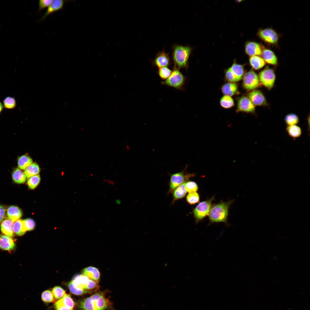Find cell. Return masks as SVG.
<instances>
[{
	"mask_svg": "<svg viewBox=\"0 0 310 310\" xmlns=\"http://www.w3.org/2000/svg\"><path fill=\"white\" fill-rule=\"evenodd\" d=\"M111 304L103 293L97 292L83 300L79 305L82 310H104L110 308Z\"/></svg>",
	"mask_w": 310,
	"mask_h": 310,
	"instance_id": "6da1fadb",
	"label": "cell"
},
{
	"mask_svg": "<svg viewBox=\"0 0 310 310\" xmlns=\"http://www.w3.org/2000/svg\"><path fill=\"white\" fill-rule=\"evenodd\" d=\"M172 59L174 67L187 69L188 60L192 51L189 46L175 44L172 47Z\"/></svg>",
	"mask_w": 310,
	"mask_h": 310,
	"instance_id": "7a4b0ae2",
	"label": "cell"
},
{
	"mask_svg": "<svg viewBox=\"0 0 310 310\" xmlns=\"http://www.w3.org/2000/svg\"><path fill=\"white\" fill-rule=\"evenodd\" d=\"M71 281L74 286L80 291L81 295L93 292L99 288L98 282L90 279L83 274L75 276Z\"/></svg>",
	"mask_w": 310,
	"mask_h": 310,
	"instance_id": "3957f363",
	"label": "cell"
},
{
	"mask_svg": "<svg viewBox=\"0 0 310 310\" xmlns=\"http://www.w3.org/2000/svg\"><path fill=\"white\" fill-rule=\"evenodd\" d=\"M232 201L222 202L216 204L211 209L209 218L212 222H226L228 213V210Z\"/></svg>",
	"mask_w": 310,
	"mask_h": 310,
	"instance_id": "277c9868",
	"label": "cell"
},
{
	"mask_svg": "<svg viewBox=\"0 0 310 310\" xmlns=\"http://www.w3.org/2000/svg\"><path fill=\"white\" fill-rule=\"evenodd\" d=\"M186 77L179 69L173 67L171 73L166 80L162 82V84L181 90H184Z\"/></svg>",
	"mask_w": 310,
	"mask_h": 310,
	"instance_id": "5b68a950",
	"label": "cell"
},
{
	"mask_svg": "<svg viewBox=\"0 0 310 310\" xmlns=\"http://www.w3.org/2000/svg\"><path fill=\"white\" fill-rule=\"evenodd\" d=\"M187 166L182 171L170 175L169 191V193L173 192L177 187L185 181H187L189 178L194 175V174H193L187 173L186 171Z\"/></svg>",
	"mask_w": 310,
	"mask_h": 310,
	"instance_id": "8992f818",
	"label": "cell"
},
{
	"mask_svg": "<svg viewBox=\"0 0 310 310\" xmlns=\"http://www.w3.org/2000/svg\"><path fill=\"white\" fill-rule=\"evenodd\" d=\"M257 36L265 43L270 45L276 44L279 39L278 33L271 28L259 29Z\"/></svg>",
	"mask_w": 310,
	"mask_h": 310,
	"instance_id": "52a82bcc",
	"label": "cell"
},
{
	"mask_svg": "<svg viewBox=\"0 0 310 310\" xmlns=\"http://www.w3.org/2000/svg\"><path fill=\"white\" fill-rule=\"evenodd\" d=\"M259 79L261 83L270 90L273 87L276 79V75L273 69L266 67L259 74Z\"/></svg>",
	"mask_w": 310,
	"mask_h": 310,
	"instance_id": "ba28073f",
	"label": "cell"
},
{
	"mask_svg": "<svg viewBox=\"0 0 310 310\" xmlns=\"http://www.w3.org/2000/svg\"><path fill=\"white\" fill-rule=\"evenodd\" d=\"M213 197L200 203L194 209L193 214L196 222H198L207 215L211 209Z\"/></svg>",
	"mask_w": 310,
	"mask_h": 310,
	"instance_id": "9c48e42d",
	"label": "cell"
},
{
	"mask_svg": "<svg viewBox=\"0 0 310 310\" xmlns=\"http://www.w3.org/2000/svg\"><path fill=\"white\" fill-rule=\"evenodd\" d=\"M259 82L258 76L253 71H250L244 75L243 84L246 90H254L259 86Z\"/></svg>",
	"mask_w": 310,
	"mask_h": 310,
	"instance_id": "30bf717a",
	"label": "cell"
},
{
	"mask_svg": "<svg viewBox=\"0 0 310 310\" xmlns=\"http://www.w3.org/2000/svg\"><path fill=\"white\" fill-rule=\"evenodd\" d=\"M152 63L154 66L158 68L168 67L171 64L169 53H166L164 50L159 52Z\"/></svg>",
	"mask_w": 310,
	"mask_h": 310,
	"instance_id": "8fae6325",
	"label": "cell"
},
{
	"mask_svg": "<svg viewBox=\"0 0 310 310\" xmlns=\"http://www.w3.org/2000/svg\"><path fill=\"white\" fill-rule=\"evenodd\" d=\"M255 111V106L248 97L243 96L239 98L237 102V112H243L253 113Z\"/></svg>",
	"mask_w": 310,
	"mask_h": 310,
	"instance_id": "7c38bea8",
	"label": "cell"
},
{
	"mask_svg": "<svg viewBox=\"0 0 310 310\" xmlns=\"http://www.w3.org/2000/svg\"><path fill=\"white\" fill-rule=\"evenodd\" d=\"M263 49L260 44L252 41L247 42L245 46V53L250 57L261 55Z\"/></svg>",
	"mask_w": 310,
	"mask_h": 310,
	"instance_id": "4fadbf2b",
	"label": "cell"
},
{
	"mask_svg": "<svg viewBox=\"0 0 310 310\" xmlns=\"http://www.w3.org/2000/svg\"><path fill=\"white\" fill-rule=\"evenodd\" d=\"M248 98L255 105L260 106L266 104L265 98L259 90H254L249 93Z\"/></svg>",
	"mask_w": 310,
	"mask_h": 310,
	"instance_id": "5bb4252c",
	"label": "cell"
},
{
	"mask_svg": "<svg viewBox=\"0 0 310 310\" xmlns=\"http://www.w3.org/2000/svg\"><path fill=\"white\" fill-rule=\"evenodd\" d=\"M15 247L14 241L11 237L6 235L0 236V248L9 251L13 250Z\"/></svg>",
	"mask_w": 310,
	"mask_h": 310,
	"instance_id": "9a60e30c",
	"label": "cell"
},
{
	"mask_svg": "<svg viewBox=\"0 0 310 310\" xmlns=\"http://www.w3.org/2000/svg\"><path fill=\"white\" fill-rule=\"evenodd\" d=\"M82 273L90 279L98 282L100 275V271L97 268L92 266L87 267L83 270Z\"/></svg>",
	"mask_w": 310,
	"mask_h": 310,
	"instance_id": "2e32d148",
	"label": "cell"
},
{
	"mask_svg": "<svg viewBox=\"0 0 310 310\" xmlns=\"http://www.w3.org/2000/svg\"><path fill=\"white\" fill-rule=\"evenodd\" d=\"M64 1H65L63 0H53L52 3L48 7L46 12L40 21L44 20L47 16L53 13L62 9Z\"/></svg>",
	"mask_w": 310,
	"mask_h": 310,
	"instance_id": "e0dca14e",
	"label": "cell"
},
{
	"mask_svg": "<svg viewBox=\"0 0 310 310\" xmlns=\"http://www.w3.org/2000/svg\"><path fill=\"white\" fill-rule=\"evenodd\" d=\"M262 58L265 62L273 65H276L278 63V59L275 53L271 50L264 48L261 54Z\"/></svg>",
	"mask_w": 310,
	"mask_h": 310,
	"instance_id": "ac0fdd59",
	"label": "cell"
},
{
	"mask_svg": "<svg viewBox=\"0 0 310 310\" xmlns=\"http://www.w3.org/2000/svg\"><path fill=\"white\" fill-rule=\"evenodd\" d=\"M7 215L9 219L13 222H15L22 217V212L18 207L15 206H12L8 208Z\"/></svg>",
	"mask_w": 310,
	"mask_h": 310,
	"instance_id": "d6986e66",
	"label": "cell"
},
{
	"mask_svg": "<svg viewBox=\"0 0 310 310\" xmlns=\"http://www.w3.org/2000/svg\"><path fill=\"white\" fill-rule=\"evenodd\" d=\"M221 90L225 96L230 97L238 92L237 85L233 82H228L222 86Z\"/></svg>",
	"mask_w": 310,
	"mask_h": 310,
	"instance_id": "ffe728a7",
	"label": "cell"
},
{
	"mask_svg": "<svg viewBox=\"0 0 310 310\" xmlns=\"http://www.w3.org/2000/svg\"><path fill=\"white\" fill-rule=\"evenodd\" d=\"M13 222L9 219L5 220L2 222L1 230L4 234L10 237L14 235L13 230Z\"/></svg>",
	"mask_w": 310,
	"mask_h": 310,
	"instance_id": "44dd1931",
	"label": "cell"
},
{
	"mask_svg": "<svg viewBox=\"0 0 310 310\" xmlns=\"http://www.w3.org/2000/svg\"><path fill=\"white\" fill-rule=\"evenodd\" d=\"M186 181H185L178 186L173 191V202L183 198L185 196L187 192L185 186Z\"/></svg>",
	"mask_w": 310,
	"mask_h": 310,
	"instance_id": "7402d4cb",
	"label": "cell"
},
{
	"mask_svg": "<svg viewBox=\"0 0 310 310\" xmlns=\"http://www.w3.org/2000/svg\"><path fill=\"white\" fill-rule=\"evenodd\" d=\"M249 62L252 67L255 70L261 68L266 64L263 58L258 56L251 57L249 59Z\"/></svg>",
	"mask_w": 310,
	"mask_h": 310,
	"instance_id": "603a6c76",
	"label": "cell"
},
{
	"mask_svg": "<svg viewBox=\"0 0 310 310\" xmlns=\"http://www.w3.org/2000/svg\"><path fill=\"white\" fill-rule=\"evenodd\" d=\"M12 176L13 181L17 184L23 183L26 180V177L24 173L19 168L14 169Z\"/></svg>",
	"mask_w": 310,
	"mask_h": 310,
	"instance_id": "cb8c5ba5",
	"label": "cell"
},
{
	"mask_svg": "<svg viewBox=\"0 0 310 310\" xmlns=\"http://www.w3.org/2000/svg\"><path fill=\"white\" fill-rule=\"evenodd\" d=\"M13 232L18 236L24 235L27 230L23 220L19 219L15 221L13 225Z\"/></svg>",
	"mask_w": 310,
	"mask_h": 310,
	"instance_id": "d4e9b609",
	"label": "cell"
},
{
	"mask_svg": "<svg viewBox=\"0 0 310 310\" xmlns=\"http://www.w3.org/2000/svg\"><path fill=\"white\" fill-rule=\"evenodd\" d=\"M32 162V158L27 154L22 155L19 156L18 159V166L20 169H25Z\"/></svg>",
	"mask_w": 310,
	"mask_h": 310,
	"instance_id": "484cf974",
	"label": "cell"
},
{
	"mask_svg": "<svg viewBox=\"0 0 310 310\" xmlns=\"http://www.w3.org/2000/svg\"><path fill=\"white\" fill-rule=\"evenodd\" d=\"M230 68L236 77L238 81L240 80L244 73L243 65L238 64L234 62Z\"/></svg>",
	"mask_w": 310,
	"mask_h": 310,
	"instance_id": "4316f807",
	"label": "cell"
},
{
	"mask_svg": "<svg viewBox=\"0 0 310 310\" xmlns=\"http://www.w3.org/2000/svg\"><path fill=\"white\" fill-rule=\"evenodd\" d=\"M286 130L289 135L294 139L299 137L302 133L301 128L297 125L288 126Z\"/></svg>",
	"mask_w": 310,
	"mask_h": 310,
	"instance_id": "83f0119b",
	"label": "cell"
},
{
	"mask_svg": "<svg viewBox=\"0 0 310 310\" xmlns=\"http://www.w3.org/2000/svg\"><path fill=\"white\" fill-rule=\"evenodd\" d=\"M40 171L39 165L36 163L31 164L25 169L24 173L27 178H29L35 175L38 174Z\"/></svg>",
	"mask_w": 310,
	"mask_h": 310,
	"instance_id": "f1b7e54d",
	"label": "cell"
},
{
	"mask_svg": "<svg viewBox=\"0 0 310 310\" xmlns=\"http://www.w3.org/2000/svg\"><path fill=\"white\" fill-rule=\"evenodd\" d=\"M3 104L5 108L13 109L16 106V102L14 98L8 96L3 100Z\"/></svg>",
	"mask_w": 310,
	"mask_h": 310,
	"instance_id": "f546056e",
	"label": "cell"
},
{
	"mask_svg": "<svg viewBox=\"0 0 310 310\" xmlns=\"http://www.w3.org/2000/svg\"><path fill=\"white\" fill-rule=\"evenodd\" d=\"M220 103L221 106L225 108H230L234 105L233 99L230 96L225 95L221 98Z\"/></svg>",
	"mask_w": 310,
	"mask_h": 310,
	"instance_id": "4dcf8cb0",
	"label": "cell"
},
{
	"mask_svg": "<svg viewBox=\"0 0 310 310\" xmlns=\"http://www.w3.org/2000/svg\"><path fill=\"white\" fill-rule=\"evenodd\" d=\"M285 121L288 126L297 125L299 123V119L296 114L291 113L285 116Z\"/></svg>",
	"mask_w": 310,
	"mask_h": 310,
	"instance_id": "1f68e13d",
	"label": "cell"
},
{
	"mask_svg": "<svg viewBox=\"0 0 310 310\" xmlns=\"http://www.w3.org/2000/svg\"><path fill=\"white\" fill-rule=\"evenodd\" d=\"M59 301L64 306L73 309L75 303L69 295L65 294Z\"/></svg>",
	"mask_w": 310,
	"mask_h": 310,
	"instance_id": "d6a6232c",
	"label": "cell"
},
{
	"mask_svg": "<svg viewBox=\"0 0 310 310\" xmlns=\"http://www.w3.org/2000/svg\"><path fill=\"white\" fill-rule=\"evenodd\" d=\"M40 181V177L39 174L33 176L28 179L27 184L29 188L33 189L36 187Z\"/></svg>",
	"mask_w": 310,
	"mask_h": 310,
	"instance_id": "836d02e7",
	"label": "cell"
},
{
	"mask_svg": "<svg viewBox=\"0 0 310 310\" xmlns=\"http://www.w3.org/2000/svg\"><path fill=\"white\" fill-rule=\"evenodd\" d=\"M172 71L167 67L159 68L158 73L160 78L163 81L168 79L170 76Z\"/></svg>",
	"mask_w": 310,
	"mask_h": 310,
	"instance_id": "e575fe53",
	"label": "cell"
},
{
	"mask_svg": "<svg viewBox=\"0 0 310 310\" xmlns=\"http://www.w3.org/2000/svg\"><path fill=\"white\" fill-rule=\"evenodd\" d=\"M186 199L187 202L190 204H194L199 201V197L196 192L189 193L187 195Z\"/></svg>",
	"mask_w": 310,
	"mask_h": 310,
	"instance_id": "d590c367",
	"label": "cell"
},
{
	"mask_svg": "<svg viewBox=\"0 0 310 310\" xmlns=\"http://www.w3.org/2000/svg\"><path fill=\"white\" fill-rule=\"evenodd\" d=\"M52 292L54 296L57 299H61L66 294L63 289L59 286L54 287L52 290Z\"/></svg>",
	"mask_w": 310,
	"mask_h": 310,
	"instance_id": "8d00e7d4",
	"label": "cell"
},
{
	"mask_svg": "<svg viewBox=\"0 0 310 310\" xmlns=\"http://www.w3.org/2000/svg\"><path fill=\"white\" fill-rule=\"evenodd\" d=\"M42 299L44 302L51 303L54 301V298L52 292L49 290H46L42 293Z\"/></svg>",
	"mask_w": 310,
	"mask_h": 310,
	"instance_id": "74e56055",
	"label": "cell"
},
{
	"mask_svg": "<svg viewBox=\"0 0 310 310\" xmlns=\"http://www.w3.org/2000/svg\"><path fill=\"white\" fill-rule=\"evenodd\" d=\"M185 186L187 191L189 193L196 192L198 189L197 185L193 181H189L186 182Z\"/></svg>",
	"mask_w": 310,
	"mask_h": 310,
	"instance_id": "f35d334b",
	"label": "cell"
},
{
	"mask_svg": "<svg viewBox=\"0 0 310 310\" xmlns=\"http://www.w3.org/2000/svg\"><path fill=\"white\" fill-rule=\"evenodd\" d=\"M23 221L27 230H31L34 229L35 226V223L33 219L31 218H27L24 220Z\"/></svg>",
	"mask_w": 310,
	"mask_h": 310,
	"instance_id": "ab89813d",
	"label": "cell"
},
{
	"mask_svg": "<svg viewBox=\"0 0 310 310\" xmlns=\"http://www.w3.org/2000/svg\"><path fill=\"white\" fill-rule=\"evenodd\" d=\"M225 78L228 81L230 82L234 83L238 81L236 77L230 68L226 72Z\"/></svg>",
	"mask_w": 310,
	"mask_h": 310,
	"instance_id": "60d3db41",
	"label": "cell"
},
{
	"mask_svg": "<svg viewBox=\"0 0 310 310\" xmlns=\"http://www.w3.org/2000/svg\"><path fill=\"white\" fill-rule=\"evenodd\" d=\"M52 0H40L39 1V10L41 11L44 8L48 7L52 3Z\"/></svg>",
	"mask_w": 310,
	"mask_h": 310,
	"instance_id": "b9f144b4",
	"label": "cell"
},
{
	"mask_svg": "<svg viewBox=\"0 0 310 310\" xmlns=\"http://www.w3.org/2000/svg\"><path fill=\"white\" fill-rule=\"evenodd\" d=\"M54 306L56 310H73L63 305L59 300L55 303Z\"/></svg>",
	"mask_w": 310,
	"mask_h": 310,
	"instance_id": "7bdbcfd3",
	"label": "cell"
},
{
	"mask_svg": "<svg viewBox=\"0 0 310 310\" xmlns=\"http://www.w3.org/2000/svg\"><path fill=\"white\" fill-rule=\"evenodd\" d=\"M6 210L3 206L0 205V223L3 220L5 214Z\"/></svg>",
	"mask_w": 310,
	"mask_h": 310,
	"instance_id": "ee69618b",
	"label": "cell"
},
{
	"mask_svg": "<svg viewBox=\"0 0 310 310\" xmlns=\"http://www.w3.org/2000/svg\"><path fill=\"white\" fill-rule=\"evenodd\" d=\"M3 106L1 102L0 101V114L3 109Z\"/></svg>",
	"mask_w": 310,
	"mask_h": 310,
	"instance_id": "f6af8a7d",
	"label": "cell"
},
{
	"mask_svg": "<svg viewBox=\"0 0 310 310\" xmlns=\"http://www.w3.org/2000/svg\"><path fill=\"white\" fill-rule=\"evenodd\" d=\"M126 150L127 151H129L130 150V148L129 145H127L126 146Z\"/></svg>",
	"mask_w": 310,
	"mask_h": 310,
	"instance_id": "bcb514c9",
	"label": "cell"
}]
</instances>
